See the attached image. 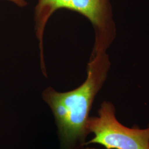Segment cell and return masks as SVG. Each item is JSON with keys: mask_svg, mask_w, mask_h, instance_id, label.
Listing matches in <instances>:
<instances>
[{"mask_svg": "<svg viewBox=\"0 0 149 149\" xmlns=\"http://www.w3.org/2000/svg\"><path fill=\"white\" fill-rule=\"evenodd\" d=\"M104 52L92 55L87 77L80 86L67 92L48 87L42 96L53 113L57 127L59 149H79L85 146L90 133L87 122L93 103L101 89L107 73Z\"/></svg>", "mask_w": 149, "mask_h": 149, "instance_id": "obj_1", "label": "cell"}, {"mask_svg": "<svg viewBox=\"0 0 149 149\" xmlns=\"http://www.w3.org/2000/svg\"><path fill=\"white\" fill-rule=\"evenodd\" d=\"M63 8L79 13L91 22L96 33L93 52L104 51L109 39L108 27L111 20L109 0H38L34 11V31L38 41L40 69L44 74L47 72L44 50L45 31L54 13Z\"/></svg>", "mask_w": 149, "mask_h": 149, "instance_id": "obj_2", "label": "cell"}, {"mask_svg": "<svg viewBox=\"0 0 149 149\" xmlns=\"http://www.w3.org/2000/svg\"><path fill=\"white\" fill-rule=\"evenodd\" d=\"M93 138L85 146L100 144L106 149H149V124L147 128H129L118 120L116 108L112 103L103 102L98 116L90 117L87 122Z\"/></svg>", "mask_w": 149, "mask_h": 149, "instance_id": "obj_3", "label": "cell"}, {"mask_svg": "<svg viewBox=\"0 0 149 149\" xmlns=\"http://www.w3.org/2000/svg\"><path fill=\"white\" fill-rule=\"evenodd\" d=\"M5 1H7L12 2L20 8H24L28 5V2L26 0H5Z\"/></svg>", "mask_w": 149, "mask_h": 149, "instance_id": "obj_4", "label": "cell"}, {"mask_svg": "<svg viewBox=\"0 0 149 149\" xmlns=\"http://www.w3.org/2000/svg\"><path fill=\"white\" fill-rule=\"evenodd\" d=\"M79 149H97V148H93V147H88V146H84V147H82V148H80Z\"/></svg>", "mask_w": 149, "mask_h": 149, "instance_id": "obj_5", "label": "cell"}]
</instances>
